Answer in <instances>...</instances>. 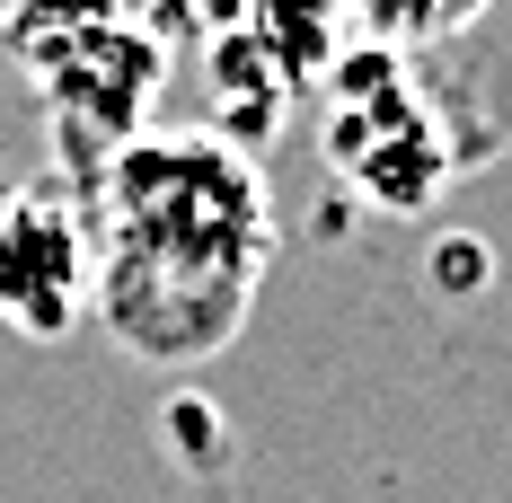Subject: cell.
<instances>
[{
	"label": "cell",
	"instance_id": "cell-1",
	"mask_svg": "<svg viewBox=\"0 0 512 503\" xmlns=\"http://www.w3.org/2000/svg\"><path fill=\"white\" fill-rule=\"evenodd\" d=\"M265 265V212L230 151L159 142L115 168V318L142 353H204L239 327Z\"/></svg>",
	"mask_w": 512,
	"mask_h": 503
},
{
	"label": "cell",
	"instance_id": "cell-2",
	"mask_svg": "<svg viewBox=\"0 0 512 503\" xmlns=\"http://www.w3.org/2000/svg\"><path fill=\"white\" fill-rule=\"evenodd\" d=\"M389 36H451L468 9H486V0H362Z\"/></svg>",
	"mask_w": 512,
	"mask_h": 503
}]
</instances>
